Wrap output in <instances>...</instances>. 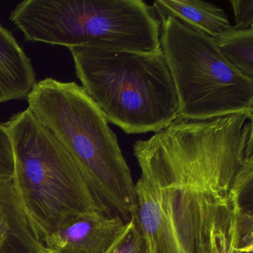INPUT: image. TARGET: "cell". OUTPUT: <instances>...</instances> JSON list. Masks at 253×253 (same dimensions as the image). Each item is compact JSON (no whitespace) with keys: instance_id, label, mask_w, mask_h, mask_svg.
Masks as SVG:
<instances>
[{"instance_id":"cell-5","label":"cell","mask_w":253,"mask_h":253,"mask_svg":"<svg viewBox=\"0 0 253 253\" xmlns=\"http://www.w3.org/2000/svg\"><path fill=\"white\" fill-rule=\"evenodd\" d=\"M161 22V51L175 85L178 118L253 115V79L226 60L214 38L174 17Z\"/></svg>"},{"instance_id":"cell-1","label":"cell","mask_w":253,"mask_h":253,"mask_svg":"<svg viewBox=\"0 0 253 253\" xmlns=\"http://www.w3.org/2000/svg\"><path fill=\"white\" fill-rule=\"evenodd\" d=\"M133 154L152 253H253V115L177 118Z\"/></svg>"},{"instance_id":"cell-7","label":"cell","mask_w":253,"mask_h":253,"mask_svg":"<svg viewBox=\"0 0 253 253\" xmlns=\"http://www.w3.org/2000/svg\"><path fill=\"white\" fill-rule=\"evenodd\" d=\"M0 253H46L25 215L13 178H0Z\"/></svg>"},{"instance_id":"cell-12","label":"cell","mask_w":253,"mask_h":253,"mask_svg":"<svg viewBox=\"0 0 253 253\" xmlns=\"http://www.w3.org/2000/svg\"><path fill=\"white\" fill-rule=\"evenodd\" d=\"M14 155L9 133L3 124H0V178H13Z\"/></svg>"},{"instance_id":"cell-6","label":"cell","mask_w":253,"mask_h":253,"mask_svg":"<svg viewBox=\"0 0 253 253\" xmlns=\"http://www.w3.org/2000/svg\"><path fill=\"white\" fill-rule=\"evenodd\" d=\"M131 220L100 211L85 213L60 226L42 244L46 253H107Z\"/></svg>"},{"instance_id":"cell-2","label":"cell","mask_w":253,"mask_h":253,"mask_svg":"<svg viewBox=\"0 0 253 253\" xmlns=\"http://www.w3.org/2000/svg\"><path fill=\"white\" fill-rule=\"evenodd\" d=\"M28 109L69 152L102 211L129 222L135 186L117 136L81 85L45 78L28 96Z\"/></svg>"},{"instance_id":"cell-13","label":"cell","mask_w":253,"mask_h":253,"mask_svg":"<svg viewBox=\"0 0 253 253\" xmlns=\"http://www.w3.org/2000/svg\"><path fill=\"white\" fill-rule=\"evenodd\" d=\"M235 19V29L246 30L253 27V0H230Z\"/></svg>"},{"instance_id":"cell-8","label":"cell","mask_w":253,"mask_h":253,"mask_svg":"<svg viewBox=\"0 0 253 253\" xmlns=\"http://www.w3.org/2000/svg\"><path fill=\"white\" fill-rule=\"evenodd\" d=\"M36 74L14 35L0 25V104L27 98Z\"/></svg>"},{"instance_id":"cell-11","label":"cell","mask_w":253,"mask_h":253,"mask_svg":"<svg viewBox=\"0 0 253 253\" xmlns=\"http://www.w3.org/2000/svg\"><path fill=\"white\" fill-rule=\"evenodd\" d=\"M107 253H152L150 244L139 227L136 215L131 219L125 233Z\"/></svg>"},{"instance_id":"cell-3","label":"cell","mask_w":253,"mask_h":253,"mask_svg":"<svg viewBox=\"0 0 253 253\" xmlns=\"http://www.w3.org/2000/svg\"><path fill=\"white\" fill-rule=\"evenodd\" d=\"M77 77L106 121L128 134L155 133L179 118L175 85L162 51L92 45L69 48Z\"/></svg>"},{"instance_id":"cell-10","label":"cell","mask_w":253,"mask_h":253,"mask_svg":"<svg viewBox=\"0 0 253 253\" xmlns=\"http://www.w3.org/2000/svg\"><path fill=\"white\" fill-rule=\"evenodd\" d=\"M223 57L244 76L253 79V27L230 29L214 38Z\"/></svg>"},{"instance_id":"cell-4","label":"cell","mask_w":253,"mask_h":253,"mask_svg":"<svg viewBox=\"0 0 253 253\" xmlns=\"http://www.w3.org/2000/svg\"><path fill=\"white\" fill-rule=\"evenodd\" d=\"M3 124L14 149V189L42 242L75 217L103 211L73 158L29 109Z\"/></svg>"},{"instance_id":"cell-9","label":"cell","mask_w":253,"mask_h":253,"mask_svg":"<svg viewBox=\"0 0 253 253\" xmlns=\"http://www.w3.org/2000/svg\"><path fill=\"white\" fill-rule=\"evenodd\" d=\"M154 10L160 20L178 19L204 35L215 38L232 27L225 11L201 0H157Z\"/></svg>"}]
</instances>
